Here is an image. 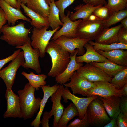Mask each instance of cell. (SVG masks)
Instances as JSON below:
<instances>
[{
  "mask_svg": "<svg viewBox=\"0 0 127 127\" xmlns=\"http://www.w3.org/2000/svg\"><path fill=\"white\" fill-rule=\"evenodd\" d=\"M31 42L30 40L23 45L16 47L15 48L21 49L23 52L25 62L22 66L27 69H33L39 74L41 72L39 61L40 52L38 49H34L32 47Z\"/></svg>",
  "mask_w": 127,
  "mask_h": 127,
  "instance_id": "cell-8",
  "label": "cell"
},
{
  "mask_svg": "<svg viewBox=\"0 0 127 127\" xmlns=\"http://www.w3.org/2000/svg\"><path fill=\"white\" fill-rule=\"evenodd\" d=\"M84 3L94 6H97L100 5H105L107 3L106 0H86Z\"/></svg>",
  "mask_w": 127,
  "mask_h": 127,
  "instance_id": "cell-43",
  "label": "cell"
},
{
  "mask_svg": "<svg viewBox=\"0 0 127 127\" xmlns=\"http://www.w3.org/2000/svg\"><path fill=\"white\" fill-rule=\"evenodd\" d=\"M86 51L83 55L76 56V62L78 63L85 62L87 64L93 62H103L109 61L107 59L97 52L92 45L88 42L84 46Z\"/></svg>",
  "mask_w": 127,
  "mask_h": 127,
  "instance_id": "cell-19",
  "label": "cell"
},
{
  "mask_svg": "<svg viewBox=\"0 0 127 127\" xmlns=\"http://www.w3.org/2000/svg\"><path fill=\"white\" fill-rule=\"evenodd\" d=\"M110 83L120 89L127 83V67L118 73L112 78Z\"/></svg>",
  "mask_w": 127,
  "mask_h": 127,
  "instance_id": "cell-32",
  "label": "cell"
},
{
  "mask_svg": "<svg viewBox=\"0 0 127 127\" xmlns=\"http://www.w3.org/2000/svg\"><path fill=\"white\" fill-rule=\"evenodd\" d=\"M92 13L103 20H107L112 14L109 9L104 6H101L96 8Z\"/></svg>",
  "mask_w": 127,
  "mask_h": 127,
  "instance_id": "cell-36",
  "label": "cell"
},
{
  "mask_svg": "<svg viewBox=\"0 0 127 127\" xmlns=\"http://www.w3.org/2000/svg\"><path fill=\"white\" fill-rule=\"evenodd\" d=\"M62 97L65 103L68 102V100H71L76 107L79 113L78 118L83 119L86 113L87 107L91 102L94 99L99 97L93 95L86 98L79 97L71 94L67 87L64 88L62 91Z\"/></svg>",
  "mask_w": 127,
  "mask_h": 127,
  "instance_id": "cell-10",
  "label": "cell"
},
{
  "mask_svg": "<svg viewBox=\"0 0 127 127\" xmlns=\"http://www.w3.org/2000/svg\"><path fill=\"white\" fill-rule=\"evenodd\" d=\"M106 21L82 19L76 28V37L90 41L95 40L104 28Z\"/></svg>",
  "mask_w": 127,
  "mask_h": 127,
  "instance_id": "cell-4",
  "label": "cell"
},
{
  "mask_svg": "<svg viewBox=\"0 0 127 127\" xmlns=\"http://www.w3.org/2000/svg\"><path fill=\"white\" fill-rule=\"evenodd\" d=\"M103 5L94 6L87 4L78 5L74 7V10L75 12L70 13L69 16V19L72 21L79 19H87L95 9Z\"/></svg>",
  "mask_w": 127,
  "mask_h": 127,
  "instance_id": "cell-24",
  "label": "cell"
},
{
  "mask_svg": "<svg viewBox=\"0 0 127 127\" xmlns=\"http://www.w3.org/2000/svg\"><path fill=\"white\" fill-rule=\"evenodd\" d=\"M122 26L121 24L110 28H104L95 40V42L104 44L119 42L118 33Z\"/></svg>",
  "mask_w": 127,
  "mask_h": 127,
  "instance_id": "cell-21",
  "label": "cell"
},
{
  "mask_svg": "<svg viewBox=\"0 0 127 127\" xmlns=\"http://www.w3.org/2000/svg\"><path fill=\"white\" fill-rule=\"evenodd\" d=\"M17 0L19 3L20 4L22 3L25 5L26 4L27 0Z\"/></svg>",
  "mask_w": 127,
  "mask_h": 127,
  "instance_id": "cell-50",
  "label": "cell"
},
{
  "mask_svg": "<svg viewBox=\"0 0 127 127\" xmlns=\"http://www.w3.org/2000/svg\"><path fill=\"white\" fill-rule=\"evenodd\" d=\"M87 19L91 21H95L99 20H102L95 15L92 13L89 16Z\"/></svg>",
  "mask_w": 127,
  "mask_h": 127,
  "instance_id": "cell-48",
  "label": "cell"
},
{
  "mask_svg": "<svg viewBox=\"0 0 127 127\" xmlns=\"http://www.w3.org/2000/svg\"><path fill=\"white\" fill-rule=\"evenodd\" d=\"M51 58L52 66L48 76L55 77L65 70L70 61L69 52L54 41H50L45 50Z\"/></svg>",
  "mask_w": 127,
  "mask_h": 127,
  "instance_id": "cell-1",
  "label": "cell"
},
{
  "mask_svg": "<svg viewBox=\"0 0 127 127\" xmlns=\"http://www.w3.org/2000/svg\"><path fill=\"white\" fill-rule=\"evenodd\" d=\"M96 51L109 61L119 66L127 67V50L122 49L106 52L100 50Z\"/></svg>",
  "mask_w": 127,
  "mask_h": 127,
  "instance_id": "cell-22",
  "label": "cell"
},
{
  "mask_svg": "<svg viewBox=\"0 0 127 127\" xmlns=\"http://www.w3.org/2000/svg\"><path fill=\"white\" fill-rule=\"evenodd\" d=\"M76 72L89 81H106L110 82L112 77L100 68L90 63L80 67Z\"/></svg>",
  "mask_w": 127,
  "mask_h": 127,
  "instance_id": "cell-11",
  "label": "cell"
},
{
  "mask_svg": "<svg viewBox=\"0 0 127 127\" xmlns=\"http://www.w3.org/2000/svg\"><path fill=\"white\" fill-rule=\"evenodd\" d=\"M35 90L27 83L23 89L18 91L22 118L24 120L32 118L39 109L41 99L40 97H35Z\"/></svg>",
  "mask_w": 127,
  "mask_h": 127,
  "instance_id": "cell-2",
  "label": "cell"
},
{
  "mask_svg": "<svg viewBox=\"0 0 127 127\" xmlns=\"http://www.w3.org/2000/svg\"><path fill=\"white\" fill-rule=\"evenodd\" d=\"M25 23L21 22L16 25H4L1 30L0 39L15 47L23 45L30 40L28 35L32 28H26Z\"/></svg>",
  "mask_w": 127,
  "mask_h": 127,
  "instance_id": "cell-3",
  "label": "cell"
},
{
  "mask_svg": "<svg viewBox=\"0 0 127 127\" xmlns=\"http://www.w3.org/2000/svg\"><path fill=\"white\" fill-rule=\"evenodd\" d=\"M108 123L104 126V127H118L117 119H112Z\"/></svg>",
  "mask_w": 127,
  "mask_h": 127,
  "instance_id": "cell-46",
  "label": "cell"
},
{
  "mask_svg": "<svg viewBox=\"0 0 127 127\" xmlns=\"http://www.w3.org/2000/svg\"><path fill=\"white\" fill-rule=\"evenodd\" d=\"M49 112L45 111L43 113V118L41 121V123L42 127H49Z\"/></svg>",
  "mask_w": 127,
  "mask_h": 127,
  "instance_id": "cell-42",
  "label": "cell"
},
{
  "mask_svg": "<svg viewBox=\"0 0 127 127\" xmlns=\"http://www.w3.org/2000/svg\"><path fill=\"white\" fill-rule=\"evenodd\" d=\"M76 0H58L54 2L56 5L59 11V16L61 20L64 18L65 15L64 14L65 9L71 5ZM85 2L86 0H82Z\"/></svg>",
  "mask_w": 127,
  "mask_h": 127,
  "instance_id": "cell-35",
  "label": "cell"
},
{
  "mask_svg": "<svg viewBox=\"0 0 127 127\" xmlns=\"http://www.w3.org/2000/svg\"><path fill=\"white\" fill-rule=\"evenodd\" d=\"M49 27L45 26L40 29L34 27L32 30L31 44L33 48L39 49L41 58L45 56V49L51 38L60 28L59 27L54 30H48Z\"/></svg>",
  "mask_w": 127,
  "mask_h": 127,
  "instance_id": "cell-6",
  "label": "cell"
},
{
  "mask_svg": "<svg viewBox=\"0 0 127 127\" xmlns=\"http://www.w3.org/2000/svg\"><path fill=\"white\" fill-rule=\"evenodd\" d=\"M63 85H60L57 91L51 96L50 100L52 103L51 109L49 112L50 119L54 116L52 127H56L64 109V105L61 103Z\"/></svg>",
  "mask_w": 127,
  "mask_h": 127,
  "instance_id": "cell-16",
  "label": "cell"
},
{
  "mask_svg": "<svg viewBox=\"0 0 127 127\" xmlns=\"http://www.w3.org/2000/svg\"><path fill=\"white\" fill-rule=\"evenodd\" d=\"M120 94L121 95L127 96V83L121 89H120Z\"/></svg>",
  "mask_w": 127,
  "mask_h": 127,
  "instance_id": "cell-47",
  "label": "cell"
},
{
  "mask_svg": "<svg viewBox=\"0 0 127 127\" xmlns=\"http://www.w3.org/2000/svg\"><path fill=\"white\" fill-rule=\"evenodd\" d=\"M24 12L31 20V25L34 27L40 29L45 26H49L48 18L42 16L28 8L23 3L20 4Z\"/></svg>",
  "mask_w": 127,
  "mask_h": 127,
  "instance_id": "cell-25",
  "label": "cell"
},
{
  "mask_svg": "<svg viewBox=\"0 0 127 127\" xmlns=\"http://www.w3.org/2000/svg\"><path fill=\"white\" fill-rule=\"evenodd\" d=\"M55 0H49L50 2H52L53 1H54Z\"/></svg>",
  "mask_w": 127,
  "mask_h": 127,
  "instance_id": "cell-52",
  "label": "cell"
},
{
  "mask_svg": "<svg viewBox=\"0 0 127 127\" xmlns=\"http://www.w3.org/2000/svg\"><path fill=\"white\" fill-rule=\"evenodd\" d=\"M60 85L56 84L51 86L49 85H45L41 87L43 92L44 96L40 101L39 110L37 115L30 123L31 126L34 127H39L40 126L41 123L40 117L46 104L49 98L59 88Z\"/></svg>",
  "mask_w": 127,
  "mask_h": 127,
  "instance_id": "cell-20",
  "label": "cell"
},
{
  "mask_svg": "<svg viewBox=\"0 0 127 127\" xmlns=\"http://www.w3.org/2000/svg\"><path fill=\"white\" fill-rule=\"evenodd\" d=\"M89 41L88 40L77 37L68 38L63 35L59 37L54 41L68 52L70 56H73L77 49L79 50L78 55H83L85 52L84 46Z\"/></svg>",
  "mask_w": 127,
  "mask_h": 127,
  "instance_id": "cell-9",
  "label": "cell"
},
{
  "mask_svg": "<svg viewBox=\"0 0 127 127\" xmlns=\"http://www.w3.org/2000/svg\"><path fill=\"white\" fill-rule=\"evenodd\" d=\"M47 3L49 5V4L50 3L49 0H45Z\"/></svg>",
  "mask_w": 127,
  "mask_h": 127,
  "instance_id": "cell-51",
  "label": "cell"
},
{
  "mask_svg": "<svg viewBox=\"0 0 127 127\" xmlns=\"http://www.w3.org/2000/svg\"><path fill=\"white\" fill-rule=\"evenodd\" d=\"M120 22L123 27L125 29H127V17L123 19Z\"/></svg>",
  "mask_w": 127,
  "mask_h": 127,
  "instance_id": "cell-49",
  "label": "cell"
},
{
  "mask_svg": "<svg viewBox=\"0 0 127 127\" xmlns=\"http://www.w3.org/2000/svg\"><path fill=\"white\" fill-rule=\"evenodd\" d=\"M99 99L102 102L106 111L111 119H117L121 112L120 108V97L113 96L104 98L99 96Z\"/></svg>",
  "mask_w": 127,
  "mask_h": 127,
  "instance_id": "cell-23",
  "label": "cell"
},
{
  "mask_svg": "<svg viewBox=\"0 0 127 127\" xmlns=\"http://www.w3.org/2000/svg\"><path fill=\"white\" fill-rule=\"evenodd\" d=\"M79 115L78 110L73 103H71L64 108L56 127H66L69 122L74 117Z\"/></svg>",
  "mask_w": 127,
  "mask_h": 127,
  "instance_id": "cell-27",
  "label": "cell"
},
{
  "mask_svg": "<svg viewBox=\"0 0 127 127\" xmlns=\"http://www.w3.org/2000/svg\"><path fill=\"white\" fill-rule=\"evenodd\" d=\"M21 74L28 80L29 84L36 90H39L41 86L45 85L46 84L45 80L47 76L45 74L36 75L32 71L28 73L24 71Z\"/></svg>",
  "mask_w": 127,
  "mask_h": 127,
  "instance_id": "cell-29",
  "label": "cell"
},
{
  "mask_svg": "<svg viewBox=\"0 0 127 127\" xmlns=\"http://www.w3.org/2000/svg\"><path fill=\"white\" fill-rule=\"evenodd\" d=\"M21 49L15 51L11 55L5 58L0 60V71L3 66L5 64L14 59L20 52Z\"/></svg>",
  "mask_w": 127,
  "mask_h": 127,
  "instance_id": "cell-39",
  "label": "cell"
},
{
  "mask_svg": "<svg viewBox=\"0 0 127 127\" xmlns=\"http://www.w3.org/2000/svg\"><path fill=\"white\" fill-rule=\"evenodd\" d=\"M95 86L89 89L86 92V96L96 95L104 98L113 96L121 97L120 90L117 89L109 82L100 81L94 82Z\"/></svg>",
  "mask_w": 127,
  "mask_h": 127,
  "instance_id": "cell-12",
  "label": "cell"
},
{
  "mask_svg": "<svg viewBox=\"0 0 127 127\" xmlns=\"http://www.w3.org/2000/svg\"><path fill=\"white\" fill-rule=\"evenodd\" d=\"M127 17V10L125 9L112 13L109 18L106 20L104 28H109L111 26L120 22Z\"/></svg>",
  "mask_w": 127,
  "mask_h": 127,
  "instance_id": "cell-33",
  "label": "cell"
},
{
  "mask_svg": "<svg viewBox=\"0 0 127 127\" xmlns=\"http://www.w3.org/2000/svg\"><path fill=\"white\" fill-rule=\"evenodd\" d=\"M117 36L119 42L127 44V29L122 26L119 30Z\"/></svg>",
  "mask_w": 127,
  "mask_h": 127,
  "instance_id": "cell-38",
  "label": "cell"
},
{
  "mask_svg": "<svg viewBox=\"0 0 127 127\" xmlns=\"http://www.w3.org/2000/svg\"><path fill=\"white\" fill-rule=\"evenodd\" d=\"M54 2H50L49 4L50 12L48 17L49 26L51 28L52 30H54L63 25V23L60 19L59 10Z\"/></svg>",
  "mask_w": 127,
  "mask_h": 127,
  "instance_id": "cell-30",
  "label": "cell"
},
{
  "mask_svg": "<svg viewBox=\"0 0 127 127\" xmlns=\"http://www.w3.org/2000/svg\"><path fill=\"white\" fill-rule=\"evenodd\" d=\"M90 125L87 114H85L83 118L80 119L77 118L74 121L71 122L67 127H86Z\"/></svg>",
  "mask_w": 127,
  "mask_h": 127,
  "instance_id": "cell-37",
  "label": "cell"
},
{
  "mask_svg": "<svg viewBox=\"0 0 127 127\" xmlns=\"http://www.w3.org/2000/svg\"><path fill=\"white\" fill-rule=\"evenodd\" d=\"M89 63L100 68L112 77L126 67L119 66L110 61L101 63L93 62Z\"/></svg>",
  "mask_w": 127,
  "mask_h": 127,
  "instance_id": "cell-28",
  "label": "cell"
},
{
  "mask_svg": "<svg viewBox=\"0 0 127 127\" xmlns=\"http://www.w3.org/2000/svg\"><path fill=\"white\" fill-rule=\"evenodd\" d=\"M78 50L77 49L74 55L73 56L70 55V62L67 67L63 72L55 77V81L57 83L64 85L70 81L74 72L83 65L82 63H78L76 61L75 58Z\"/></svg>",
  "mask_w": 127,
  "mask_h": 127,
  "instance_id": "cell-18",
  "label": "cell"
},
{
  "mask_svg": "<svg viewBox=\"0 0 127 127\" xmlns=\"http://www.w3.org/2000/svg\"><path fill=\"white\" fill-rule=\"evenodd\" d=\"M26 6L44 17L48 18L50 7L45 0H27Z\"/></svg>",
  "mask_w": 127,
  "mask_h": 127,
  "instance_id": "cell-26",
  "label": "cell"
},
{
  "mask_svg": "<svg viewBox=\"0 0 127 127\" xmlns=\"http://www.w3.org/2000/svg\"><path fill=\"white\" fill-rule=\"evenodd\" d=\"M93 45L94 49L96 50H100L107 52L118 49H127V44L120 42L114 43L109 44H104L92 41H90L88 42Z\"/></svg>",
  "mask_w": 127,
  "mask_h": 127,
  "instance_id": "cell-31",
  "label": "cell"
},
{
  "mask_svg": "<svg viewBox=\"0 0 127 127\" xmlns=\"http://www.w3.org/2000/svg\"><path fill=\"white\" fill-rule=\"evenodd\" d=\"M70 11H67V14L61 20L63 23L62 27L54 33L51 40L54 41L59 37L64 35L68 38L76 37V29L77 26L82 19L72 21L69 19V16Z\"/></svg>",
  "mask_w": 127,
  "mask_h": 127,
  "instance_id": "cell-14",
  "label": "cell"
},
{
  "mask_svg": "<svg viewBox=\"0 0 127 127\" xmlns=\"http://www.w3.org/2000/svg\"><path fill=\"white\" fill-rule=\"evenodd\" d=\"M14 8L20 9L21 6L17 0H3Z\"/></svg>",
  "mask_w": 127,
  "mask_h": 127,
  "instance_id": "cell-45",
  "label": "cell"
},
{
  "mask_svg": "<svg viewBox=\"0 0 127 127\" xmlns=\"http://www.w3.org/2000/svg\"><path fill=\"white\" fill-rule=\"evenodd\" d=\"M7 21L5 14L1 8L0 7V34L1 30L3 26Z\"/></svg>",
  "mask_w": 127,
  "mask_h": 127,
  "instance_id": "cell-44",
  "label": "cell"
},
{
  "mask_svg": "<svg viewBox=\"0 0 127 127\" xmlns=\"http://www.w3.org/2000/svg\"><path fill=\"white\" fill-rule=\"evenodd\" d=\"M0 7L4 11L6 15L8 24L14 26L19 20L30 22L31 20L24 15L20 9L14 8L3 0H0Z\"/></svg>",
  "mask_w": 127,
  "mask_h": 127,
  "instance_id": "cell-17",
  "label": "cell"
},
{
  "mask_svg": "<svg viewBox=\"0 0 127 127\" xmlns=\"http://www.w3.org/2000/svg\"><path fill=\"white\" fill-rule=\"evenodd\" d=\"M70 82L64 85L70 88L73 94H80L86 96V92L89 89L94 87V82H90L75 71L70 78Z\"/></svg>",
  "mask_w": 127,
  "mask_h": 127,
  "instance_id": "cell-13",
  "label": "cell"
},
{
  "mask_svg": "<svg viewBox=\"0 0 127 127\" xmlns=\"http://www.w3.org/2000/svg\"><path fill=\"white\" fill-rule=\"evenodd\" d=\"M5 97L7 103V109L4 114V118H22L19 96L12 89H6Z\"/></svg>",
  "mask_w": 127,
  "mask_h": 127,
  "instance_id": "cell-15",
  "label": "cell"
},
{
  "mask_svg": "<svg viewBox=\"0 0 127 127\" xmlns=\"http://www.w3.org/2000/svg\"><path fill=\"white\" fill-rule=\"evenodd\" d=\"M23 51H20L17 56L6 67L0 71V77L4 82L6 89H12L14 83L16 72L20 66L25 63Z\"/></svg>",
  "mask_w": 127,
  "mask_h": 127,
  "instance_id": "cell-7",
  "label": "cell"
},
{
  "mask_svg": "<svg viewBox=\"0 0 127 127\" xmlns=\"http://www.w3.org/2000/svg\"><path fill=\"white\" fill-rule=\"evenodd\" d=\"M117 123L118 127H127V115L120 112L118 116Z\"/></svg>",
  "mask_w": 127,
  "mask_h": 127,
  "instance_id": "cell-40",
  "label": "cell"
},
{
  "mask_svg": "<svg viewBox=\"0 0 127 127\" xmlns=\"http://www.w3.org/2000/svg\"><path fill=\"white\" fill-rule=\"evenodd\" d=\"M111 13L126 9L127 7V0H108L107 4L104 5Z\"/></svg>",
  "mask_w": 127,
  "mask_h": 127,
  "instance_id": "cell-34",
  "label": "cell"
},
{
  "mask_svg": "<svg viewBox=\"0 0 127 127\" xmlns=\"http://www.w3.org/2000/svg\"><path fill=\"white\" fill-rule=\"evenodd\" d=\"M107 113L102 102L99 97L92 101L86 111L90 125L98 126L108 123L111 119Z\"/></svg>",
  "mask_w": 127,
  "mask_h": 127,
  "instance_id": "cell-5",
  "label": "cell"
},
{
  "mask_svg": "<svg viewBox=\"0 0 127 127\" xmlns=\"http://www.w3.org/2000/svg\"><path fill=\"white\" fill-rule=\"evenodd\" d=\"M120 108L121 112L127 115V97L122 96L120 97Z\"/></svg>",
  "mask_w": 127,
  "mask_h": 127,
  "instance_id": "cell-41",
  "label": "cell"
}]
</instances>
